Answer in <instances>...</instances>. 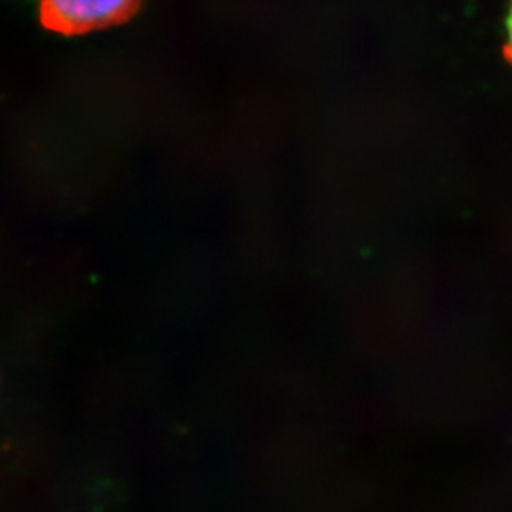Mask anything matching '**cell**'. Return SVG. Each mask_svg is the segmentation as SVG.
I'll return each mask as SVG.
<instances>
[{
	"instance_id": "obj_1",
	"label": "cell",
	"mask_w": 512,
	"mask_h": 512,
	"mask_svg": "<svg viewBox=\"0 0 512 512\" xmlns=\"http://www.w3.org/2000/svg\"><path fill=\"white\" fill-rule=\"evenodd\" d=\"M142 0H40V24L62 35H84L124 24Z\"/></svg>"
},
{
	"instance_id": "obj_2",
	"label": "cell",
	"mask_w": 512,
	"mask_h": 512,
	"mask_svg": "<svg viewBox=\"0 0 512 512\" xmlns=\"http://www.w3.org/2000/svg\"><path fill=\"white\" fill-rule=\"evenodd\" d=\"M506 57L512 62V2L508 17V40H506Z\"/></svg>"
}]
</instances>
